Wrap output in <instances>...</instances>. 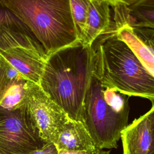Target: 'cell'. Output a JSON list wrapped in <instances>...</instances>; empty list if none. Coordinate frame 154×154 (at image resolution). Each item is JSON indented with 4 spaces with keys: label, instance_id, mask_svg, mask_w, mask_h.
<instances>
[{
    "label": "cell",
    "instance_id": "obj_4",
    "mask_svg": "<svg viewBox=\"0 0 154 154\" xmlns=\"http://www.w3.org/2000/svg\"><path fill=\"white\" fill-rule=\"evenodd\" d=\"M104 87L94 69L84 99L82 123L98 150L116 149L129 115L120 114L109 105L103 96Z\"/></svg>",
    "mask_w": 154,
    "mask_h": 154
},
{
    "label": "cell",
    "instance_id": "obj_22",
    "mask_svg": "<svg viewBox=\"0 0 154 154\" xmlns=\"http://www.w3.org/2000/svg\"><path fill=\"white\" fill-rule=\"evenodd\" d=\"M94 154H109V151L107 150H100L96 152Z\"/></svg>",
    "mask_w": 154,
    "mask_h": 154
},
{
    "label": "cell",
    "instance_id": "obj_14",
    "mask_svg": "<svg viewBox=\"0 0 154 154\" xmlns=\"http://www.w3.org/2000/svg\"><path fill=\"white\" fill-rule=\"evenodd\" d=\"M91 1V0H69L72 15L79 42L82 38Z\"/></svg>",
    "mask_w": 154,
    "mask_h": 154
},
{
    "label": "cell",
    "instance_id": "obj_8",
    "mask_svg": "<svg viewBox=\"0 0 154 154\" xmlns=\"http://www.w3.org/2000/svg\"><path fill=\"white\" fill-rule=\"evenodd\" d=\"M120 138L123 154H149L154 138V123L146 113L128 125Z\"/></svg>",
    "mask_w": 154,
    "mask_h": 154
},
{
    "label": "cell",
    "instance_id": "obj_17",
    "mask_svg": "<svg viewBox=\"0 0 154 154\" xmlns=\"http://www.w3.org/2000/svg\"><path fill=\"white\" fill-rule=\"evenodd\" d=\"M136 34L152 49L154 53V29H133Z\"/></svg>",
    "mask_w": 154,
    "mask_h": 154
},
{
    "label": "cell",
    "instance_id": "obj_20",
    "mask_svg": "<svg viewBox=\"0 0 154 154\" xmlns=\"http://www.w3.org/2000/svg\"><path fill=\"white\" fill-rule=\"evenodd\" d=\"M87 151H76V150H59L58 154H94Z\"/></svg>",
    "mask_w": 154,
    "mask_h": 154
},
{
    "label": "cell",
    "instance_id": "obj_7",
    "mask_svg": "<svg viewBox=\"0 0 154 154\" xmlns=\"http://www.w3.org/2000/svg\"><path fill=\"white\" fill-rule=\"evenodd\" d=\"M26 106L43 140L55 143L66 123L67 114L43 91L39 85L26 82Z\"/></svg>",
    "mask_w": 154,
    "mask_h": 154
},
{
    "label": "cell",
    "instance_id": "obj_15",
    "mask_svg": "<svg viewBox=\"0 0 154 154\" xmlns=\"http://www.w3.org/2000/svg\"><path fill=\"white\" fill-rule=\"evenodd\" d=\"M19 75L16 70L0 57V100L11 81Z\"/></svg>",
    "mask_w": 154,
    "mask_h": 154
},
{
    "label": "cell",
    "instance_id": "obj_3",
    "mask_svg": "<svg viewBox=\"0 0 154 154\" xmlns=\"http://www.w3.org/2000/svg\"><path fill=\"white\" fill-rule=\"evenodd\" d=\"M42 46L48 56L79 41L69 0H0Z\"/></svg>",
    "mask_w": 154,
    "mask_h": 154
},
{
    "label": "cell",
    "instance_id": "obj_10",
    "mask_svg": "<svg viewBox=\"0 0 154 154\" xmlns=\"http://www.w3.org/2000/svg\"><path fill=\"white\" fill-rule=\"evenodd\" d=\"M110 4L105 0H91L81 42L92 46L94 42L112 26Z\"/></svg>",
    "mask_w": 154,
    "mask_h": 154
},
{
    "label": "cell",
    "instance_id": "obj_11",
    "mask_svg": "<svg viewBox=\"0 0 154 154\" xmlns=\"http://www.w3.org/2000/svg\"><path fill=\"white\" fill-rule=\"evenodd\" d=\"M54 144L58 150L87 151L92 153L100 150L96 147L84 124L71 119L66 123Z\"/></svg>",
    "mask_w": 154,
    "mask_h": 154
},
{
    "label": "cell",
    "instance_id": "obj_21",
    "mask_svg": "<svg viewBox=\"0 0 154 154\" xmlns=\"http://www.w3.org/2000/svg\"><path fill=\"white\" fill-rule=\"evenodd\" d=\"M146 114L148 116L149 119L154 123V105L152 106V108H150V109L146 112Z\"/></svg>",
    "mask_w": 154,
    "mask_h": 154
},
{
    "label": "cell",
    "instance_id": "obj_12",
    "mask_svg": "<svg viewBox=\"0 0 154 154\" xmlns=\"http://www.w3.org/2000/svg\"><path fill=\"white\" fill-rule=\"evenodd\" d=\"M116 34L125 42L143 64L154 75V53L128 24L115 25Z\"/></svg>",
    "mask_w": 154,
    "mask_h": 154
},
{
    "label": "cell",
    "instance_id": "obj_18",
    "mask_svg": "<svg viewBox=\"0 0 154 154\" xmlns=\"http://www.w3.org/2000/svg\"><path fill=\"white\" fill-rule=\"evenodd\" d=\"M58 150L54 143H47L42 149L33 151L28 154H58Z\"/></svg>",
    "mask_w": 154,
    "mask_h": 154
},
{
    "label": "cell",
    "instance_id": "obj_23",
    "mask_svg": "<svg viewBox=\"0 0 154 154\" xmlns=\"http://www.w3.org/2000/svg\"><path fill=\"white\" fill-rule=\"evenodd\" d=\"M149 154H154V138H153V144H152L151 150H150Z\"/></svg>",
    "mask_w": 154,
    "mask_h": 154
},
{
    "label": "cell",
    "instance_id": "obj_1",
    "mask_svg": "<svg viewBox=\"0 0 154 154\" xmlns=\"http://www.w3.org/2000/svg\"><path fill=\"white\" fill-rule=\"evenodd\" d=\"M94 49L81 42L48 57L39 86L75 122L82 123L83 106L94 69Z\"/></svg>",
    "mask_w": 154,
    "mask_h": 154
},
{
    "label": "cell",
    "instance_id": "obj_2",
    "mask_svg": "<svg viewBox=\"0 0 154 154\" xmlns=\"http://www.w3.org/2000/svg\"><path fill=\"white\" fill-rule=\"evenodd\" d=\"M92 45L94 69L104 87L129 97L147 99L154 105V75L118 37L114 25Z\"/></svg>",
    "mask_w": 154,
    "mask_h": 154
},
{
    "label": "cell",
    "instance_id": "obj_16",
    "mask_svg": "<svg viewBox=\"0 0 154 154\" xmlns=\"http://www.w3.org/2000/svg\"><path fill=\"white\" fill-rule=\"evenodd\" d=\"M10 25L24 26L9 10L0 3V28L3 26Z\"/></svg>",
    "mask_w": 154,
    "mask_h": 154
},
{
    "label": "cell",
    "instance_id": "obj_6",
    "mask_svg": "<svg viewBox=\"0 0 154 154\" xmlns=\"http://www.w3.org/2000/svg\"><path fill=\"white\" fill-rule=\"evenodd\" d=\"M47 143L25 105L0 108V154H28Z\"/></svg>",
    "mask_w": 154,
    "mask_h": 154
},
{
    "label": "cell",
    "instance_id": "obj_5",
    "mask_svg": "<svg viewBox=\"0 0 154 154\" xmlns=\"http://www.w3.org/2000/svg\"><path fill=\"white\" fill-rule=\"evenodd\" d=\"M48 57L25 26L0 28V57L26 81L39 85Z\"/></svg>",
    "mask_w": 154,
    "mask_h": 154
},
{
    "label": "cell",
    "instance_id": "obj_9",
    "mask_svg": "<svg viewBox=\"0 0 154 154\" xmlns=\"http://www.w3.org/2000/svg\"><path fill=\"white\" fill-rule=\"evenodd\" d=\"M114 24H128L133 29H154V0H138L130 5H117Z\"/></svg>",
    "mask_w": 154,
    "mask_h": 154
},
{
    "label": "cell",
    "instance_id": "obj_13",
    "mask_svg": "<svg viewBox=\"0 0 154 154\" xmlns=\"http://www.w3.org/2000/svg\"><path fill=\"white\" fill-rule=\"evenodd\" d=\"M27 81L20 75L14 78L4 93L0 100V108L13 109L26 103Z\"/></svg>",
    "mask_w": 154,
    "mask_h": 154
},
{
    "label": "cell",
    "instance_id": "obj_19",
    "mask_svg": "<svg viewBox=\"0 0 154 154\" xmlns=\"http://www.w3.org/2000/svg\"><path fill=\"white\" fill-rule=\"evenodd\" d=\"M106 1L111 7H115L117 5H130L138 0H105Z\"/></svg>",
    "mask_w": 154,
    "mask_h": 154
}]
</instances>
